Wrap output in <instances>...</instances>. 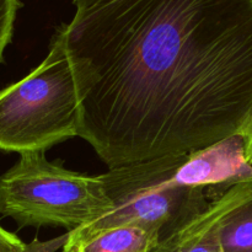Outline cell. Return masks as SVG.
Segmentation results:
<instances>
[{
  "mask_svg": "<svg viewBox=\"0 0 252 252\" xmlns=\"http://www.w3.org/2000/svg\"><path fill=\"white\" fill-rule=\"evenodd\" d=\"M59 30L79 137L110 169L191 154L252 118V0H103Z\"/></svg>",
  "mask_w": 252,
  "mask_h": 252,
  "instance_id": "obj_1",
  "label": "cell"
},
{
  "mask_svg": "<svg viewBox=\"0 0 252 252\" xmlns=\"http://www.w3.org/2000/svg\"><path fill=\"white\" fill-rule=\"evenodd\" d=\"M189 154L172 155L113 167L102 174L112 202L108 213L68 233L63 249L71 248L101 231L138 226L161 243L203 213L216 186L194 184L185 170Z\"/></svg>",
  "mask_w": 252,
  "mask_h": 252,
  "instance_id": "obj_2",
  "label": "cell"
},
{
  "mask_svg": "<svg viewBox=\"0 0 252 252\" xmlns=\"http://www.w3.org/2000/svg\"><path fill=\"white\" fill-rule=\"evenodd\" d=\"M78 89L64 44L57 30L49 53L32 73L0 90V150L46 152L79 137Z\"/></svg>",
  "mask_w": 252,
  "mask_h": 252,
  "instance_id": "obj_3",
  "label": "cell"
},
{
  "mask_svg": "<svg viewBox=\"0 0 252 252\" xmlns=\"http://www.w3.org/2000/svg\"><path fill=\"white\" fill-rule=\"evenodd\" d=\"M112 209L102 176L70 171L44 152H26L0 176V214L20 226H61L69 231Z\"/></svg>",
  "mask_w": 252,
  "mask_h": 252,
  "instance_id": "obj_4",
  "label": "cell"
},
{
  "mask_svg": "<svg viewBox=\"0 0 252 252\" xmlns=\"http://www.w3.org/2000/svg\"><path fill=\"white\" fill-rule=\"evenodd\" d=\"M251 179L236 181L221 189L203 213L159 243L153 252H223L219 241L220 221L244 196Z\"/></svg>",
  "mask_w": 252,
  "mask_h": 252,
  "instance_id": "obj_5",
  "label": "cell"
},
{
  "mask_svg": "<svg viewBox=\"0 0 252 252\" xmlns=\"http://www.w3.org/2000/svg\"><path fill=\"white\" fill-rule=\"evenodd\" d=\"M159 239L138 226H117L101 231L63 252H153Z\"/></svg>",
  "mask_w": 252,
  "mask_h": 252,
  "instance_id": "obj_6",
  "label": "cell"
},
{
  "mask_svg": "<svg viewBox=\"0 0 252 252\" xmlns=\"http://www.w3.org/2000/svg\"><path fill=\"white\" fill-rule=\"evenodd\" d=\"M219 241L223 252H252V179L244 196L221 219Z\"/></svg>",
  "mask_w": 252,
  "mask_h": 252,
  "instance_id": "obj_7",
  "label": "cell"
},
{
  "mask_svg": "<svg viewBox=\"0 0 252 252\" xmlns=\"http://www.w3.org/2000/svg\"><path fill=\"white\" fill-rule=\"evenodd\" d=\"M68 235H63L54 240L41 241L34 240L31 244H25L15 234L9 233L0 226V252H54L58 248H64Z\"/></svg>",
  "mask_w": 252,
  "mask_h": 252,
  "instance_id": "obj_8",
  "label": "cell"
},
{
  "mask_svg": "<svg viewBox=\"0 0 252 252\" xmlns=\"http://www.w3.org/2000/svg\"><path fill=\"white\" fill-rule=\"evenodd\" d=\"M20 7V0H0V63L4 59L5 48L11 41L15 20Z\"/></svg>",
  "mask_w": 252,
  "mask_h": 252,
  "instance_id": "obj_9",
  "label": "cell"
},
{
  "mask_svg": "<svg viewBox=\"0 0 252 252\" xmlns=\"http://www.w3.org/2000/svg\"><path fill=\"white\" fill-rule=\"evenodd\" d=\"M244 142V159H245L246 164L252 167V118L241 133Z\"/></svg>",
  "mask_w": 252,
  "mask_h": 252,
  "instance_id": "obj_10",
  "label": "cell"
},
{
  "mask_svg": "<svg viewBox=\"0 0 252 252\" xmlns=\"http://www.w3.org/2000/svg\"><path fill=\"white\" fill-rule=\"evenodd\" d=\"M103 1V0H73V4L76 10L85 9V7L93 6V5L97 4V2Z\"/></svg>",
  "mask_w": 252,
  "mask_h": 252,
  "instance_id": "obj_11",
  "label": "cell"
}]
</instances>
